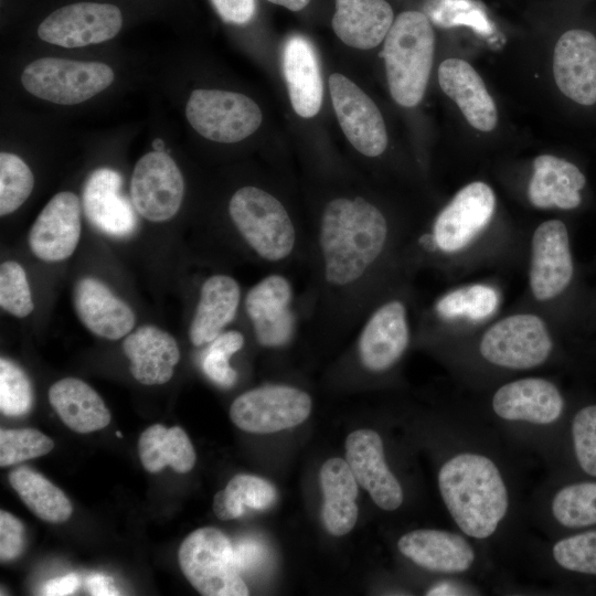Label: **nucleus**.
<instances>
[{"mask_svg":"<svg viewBox=\"0 0 596 596\" xmlns=\"http://www.w3.org/2000/svg\"><path fill=\"white\" fill-rule=\"evenodd\" d=\"M415 232L364 196L329 200L309 235L321 317L362 319L384 291L415 276L409 264Z\"/></svg>","mask_w":596,"mask_h":596,"instance_id":"1","label":"nucleus"},{"mask_svg":"<svg viewBox=\"0 0 596 596\" xmlns=\"http://www.w3.org/2000/svg\"><path fill=\"white\" fill-rule=\"evenodd\" d=\"M245 313L256 341L265 348L287 345L298 327L296 292L283 273H269L255 283L244 298Z\"/></svg>","mask_w":596,"mask_h":596,"instance_id":"16","label":"nucleus"},{"mask_svg":"<svg viewBox=\"0 0 596 596\" xmlns=\"http://www.w3.org/2000/svg\"><path fill=\"white\" fill-rule=\"evenodd\" d=\"M438 82L473 128L487 132L496 127V104L482 78L469 63L461 58L445 60L438 67Z\"/></svg>","mask_w":596,"mask_h":596,"instance_id":"29","label":"nucleus"},{"mask_svg":"<svg viewBox=\"0 0 596 596\" xmlns=\"http://www.w3.org/2000/svg\"><path fill=\"white\" fill-rule=\"evenodd\" d=\"M525 237L501 215L493 189L472 181L415 232L409 264L415 273L430 268L460 278L482 268L523 263Z\"/></svg>","mask_w":596,"mask_h":596,"instance_id":"3","label":"nucleus"},{"mask_svg":"<svg viewBox=\"0 0 596 596\" xmlns=\"http://www.w3.org/2000/svg\"><path fill=\"white\" fill-rule=\"evenodd\" d=\"M355 501L334 502L323 501L322 520L329 533L341 536L349 533L358 520Z\"/></svg>","mask_w":596,"mask_h":596,"instance_id":"44","label":"nucleus"},{"mask_svg":"<svg viewBox=\"0 0 596 596\" xmlns=\"http://www.w3.org/2000/svg\"><path fill=\"white\" fill-rule=\"evenodd\" d=\"M220 17L227 23L245 24L255 13V0H211Z\"/></svg>","mask_w":596,"mask_h":596,"instance_id":"46","label":"nucleus"},{"mask_svg":"<svg viewBox=\"0 0 596 596\" xmlns=\"http://www.w3.org/2000/svg\"><path fill=\"white\" fill-rule=\"evenodd\" d=\"M345 460L358 483L380 509L396 511L401 508L405 500L404 488L386 461L384 443L377 432H352L345 440Z\"/></svg>","mask_w":596,"mask_h":596,"instance_id":"20","label":"nucleus"},{"mask_svg":"<svg viewBox=\"0 0 596 596\" xmlns=\"http://www.w3.org/2000/svg\"><path fill=\"white\" fill-rule=\"evenodd\" d=\"M34 177L29 166L17 155L0 153V215L18 210L30 196Z\"/></svg>","mask_w":596,"mask_h":596,"instance_id":"37","label":"nucleus"},{"mask_svg":"<svg viewBox=\"0 0 596 596\" xmlns=\"http://www.w3.org/2000/svg\"><path fill=\"white\" fill-rule=\"evenodd\" d=\"M138 454L143 468L158 472L169 466L179 473L190 471L196 459L193 445L179 426H149L139 437Z\"/></svg>","mask_w":596,"mask_h":596,"instance_id":"33","label":"nucleus"},{"mask_svg":"<svg viewBox=\"0 0 596 596\" xmlns=\"http://www.w3.org/2000/svg\"><path fill=\"white\" fill-rule=\"evenodd\" d=\"M435 35L429 19L418 11L397 15L383 46L389 88L401 106L414 107L423 98L429 78Z\"/></svg>","mask_w":596,"mask_h":596,"instance_id":"10","label":"nucleus"},{"mask_svg":"<svg viewBox=\"0 0 596 596\" xmlns=\"http://www.w3.org/2000/svg\"><path fill=\"white\" fill-rule=\"evenodd\" d=\"M525 288L519 301L545 315L560 330L568 318L576 266L567 225L560 219L538 223L526 234Z\"/></svg>","mask_w":596,"mask_h":596,"instance_id":"6","label":"nucleus"},{"mask_svg":"<svg viewBox=\"0 0 596 596\" xmlns=\"http://www.w3.org/2000/svg\"><path fill=\"white\" fill-rule=\"evenodd\" d=\"M117 436H118V437H121V434H120L119 432H117Z\"/></svg>","mask_w":596,"mask_h":596,"instance_id":"52","label":"nucleus"},{"mask_svg":"<svg viewBox=\"0 0 596 596\" xmlns=\"http://www.w3.org/2000/svg\"><path fill=\"white\" fill-rule=\"evenodd\" d=\"M54 441L34 428L0 430V466L8 467L50 453Z\"/></svg>","mask_w":596,"mask_h":596,"instance_id":"41","label":"nucleus"},{"mask_svg":"<svg viewBox=\"0 0 596 596\" xmlns=\"http://www.w3.org/2000/svg\"><path fill=\"white\" fill-rule=\"evenodd\" d=\"M242 299L238 281L225 274L207 277L199 292L189 327V339L195 347L209 344L235 319Z\"/></svg>","mask_w":596,"mask_h":596,"instance_id":"28","label":"nucleus"},{"mask_svg":"<svg viewBox=\"0 0 596 596\" xmlns=\"http://www.w3.org/2000/svg\"><path fill=\"white\" fill-rule=\"evenodd\" d=\"M234 551L240 570L252 567L262 555V549L255 543H242Z\"/></svg>","mask_w":596,"mask_h":596,"instance_id":"50","label":"nucleus"},{"mask_svg":"<svg viewBox=\"0 0 596 596\" xmlns=\"http://www.w3.org/2000/svg\"><path fill=\"white\" fill-rule=\"evenodd\" d=\"M228 215L238 235L263 263L284 266L295 260L306 245L283 202L254 185L236 190L228 202Z\"/></svg>","mask_w":596,"mask_h":596,"instance_id":"8","label":"nucleus"},{"mask_svg":"<svg viewBox=\"0 0 596 596\" xmlns=\"http://www.w3.org/2000/svg\"><path fill=\"white\" fill-rule=\"evenodd\" d=\"M407 276L384 291L366 310L356 339L361 365L370 373L385 375L403 361L416 342L418 308Z\"/></svg>","mask_w":596,"mask_h":596,"instance_id":"7","label":"nucleus"},{"mask_svg":"<svg viewBox=\"0 0 596 596\" xmlns=\"http://www.w3.org/2000/svg\"><path fill=\"white\" fill-rule=\"evenodd\" d=\"M539 555L543 566L596 576V529L555 538L551 543L542 544Z\"/></svg>","mask_w":596,"mask_h":596,"instance_id":"35","label":"nucleus"},{"mask_svg":"<svg viewBox=\"0 0 596 596\" xmlns=\"http://www.w3.org/2000/svg\"><path fill=\"white\" fill-rule=\"evenodd\" d=\"M132 376L145 385L164 384L173 375L180 360L175 339L156 326H141L126 336L123 342Z\"/></svg>","mask_w":596,"mask_h":596,"instance_id":"27","label":"nucleus"},{"mask_svg":"<svg viewBox=\"0 0 596 596\" xmlns=\"http://www.w3.org/2000/svg\"><path fill=\"white\" fill-rule=\"evenodd\" d=\"M85 586L91 595L94 596H117L119 589L115 586L113 577L103 574H92L86 577Z\"/></svg>","mask_w":596,"mask_h":596,"instance_id":"49","label":"nucleus"},{"mask_svg":"<svg viewBox=\"0 0 596 596\" xmlns=\"http://www.w3.org/2000/svg\"><path fill=\"white\" fill-rule=\"evenodd\" d=\"M394 13L385 0H336L332 28L349 46L369 50L386 36Z\"/></svg>","mask_w":596,"mask_h":596,"instance_id":"31","label":"nucleus"},{"mask_svg":"<svg viewBox=\"0 0 596 596\" xmlns=\"http://www.w3.org/2000/svg\"><path fill=\"white\" fill-rule=\"evenodd\" d=\"M283 68L296 114L316 116L322 102V81L315 49L306 38L296 34L286 41Z\"/></svg>","mask_w":596,"mask_h":596,"instance_id":"30","label":"nucleus"},{"mask_svg":"<svg viewBox=\"0 0 596 596\" xmlns=\"http://www.w3.org/2000/svg\"><path fill=\"white\" fill-rule=\"evenodd\" d=\"M74 309L82 323L95 336L118 340L135 327V312L103 281L83 277L73 290Z\"/></svg>","mask_w":596,"mask_h":596,"instance_id":"26","label":"nucleus"},{"mask_svg":"<svg viewBox=\"0 0 596 596\" xmlns=\"http://www.w3.org/2000/svg\"><path fill=\"white\" fill-rule=\"evenodd\" d=\"M111 67L102 62L41 57L28 64L21 83L32 95L58 105L83 103L114 82Z\"/></svg>","mask_w":596,"mask_h":596,"instance_id":"12","label":"nucleus"},{"mask_svg":"<svg viewBox=\"0 0 596 596\" xmlns=\"http://www.w3.org/2000/svg\"><path fill=\"white\" fill-rule=\"evenodd\" d=\"M558 89L584 106L596 103V38L586 30H570L558 39L553 57Z\"/></svg>","mask_w":596,"mask_h":596,"instance_id":"23","label":"nucleus"},{"mask_svg":"<svg viewBox=\"0 0 596 596\" xmlns=\"http://www.w3.org/2000/svg\"><path fill=\"white\" fill-rule=\"evenodd\" d=\"M123 25L120 10L110 3L77 2L49 14L39 25L44 42L67 47H83L108 41Z\"/></svg>","mask_w":596,"mask_h":596,"instance_id":"18","label":"nucleus"},{"mask_svg":"<svg viewBox=\"0 0 596 596\" xmlns=\"http://www.w3.org/2000/svg\"><path fill=\"white\" fill-rule=\"evenodd\" d=\"M24 547V526L13 514L0 512V560L9 562L17 558Z\"/></svg>","mask_w":596,"mask_h":596,"instance_id":"45","label":"nucleus"},{"mask_svg":"<svg viewBox=\"0 0 596 596\" xmlns=\"http://www.w3.org/2000/svg\"><path fill=\"white\" fill-rule=\"evenodd\" d=\"M477 590V587L466 578L444 577L432 585L425 594L429 596L475 595Z\"/></svg>","mask_w":596,"mask_h":596,"instance_id":"47","label":"nucleus"},{"mask_svg":"<svg viewBox=\"0 0 596 596\" xmlns=\"http://www.w3.org/2000/svg\"><path fill=\"white\" fill-rule=\"evenodd\" d=\"M0 306L17 318L28 317L34 308L23 267L13 260L0 266Z\"/></svg>","mask_w":596,"mask_h":596,"instance_id":"42","label":"nucleus"},{"mask_svg":"<svg viewBox=\"0 0 596 596\" xmlns=\"http://www.w3.org/2000/svg\"><path fill=\"white\" fill-rule=\"evenodd\" d=\"M560 333L545 315L519 301L469 336L430 350L458 382L478 392L556 362Z\"/></svg>","mask_w":596,"mask_h":596,"instance_id":"4","label":"nucleus"},{"mask_svg":"<svg viewBox=\"0 0 596 596\" xmlns=\"http://www.w3.org/2000/svg\"><path fill=\"white\" fill-rule=\"evenodd\" d=\"M120 174L108 168L95 170L83 188V209L88 221L100 232L117 238L128 237L137 227L130 202L121 193Z\"/></svg>","mask_w":596,"mask_h":596,"instance_id":"25","label":"nucleus"},{"mask_svg":"<svg viewBox=\"0 0 596 596\" xmlns=\"http://www.w3.org/2000/svg\"><path fill=\"white\" fill-rule=\"evenodd\" d=\"M478 415L518 444L535 449L545 460L552 434L566 413L561 386L541 374H522L478 391Z\"/></svg>","mask_w":596,"mask_h":596,"instance_id":"5","label":"nucleus"},{"mask_svg":"<svg viewBox=\"0 0 596 596\" xmlns=\"http://www.w3.org/2000/svg\"><path fill=\"white\" fill-rule=\"evenodd\" d=\"M244 343L242 332L223 331L209 343L202 361L205 375L222 387L233 386L237 380V372L231 366L230 359L244 347Z\"/></svg>","mask_w":596,"mask_h":596,"instance_id":"39","label":"nucleus"},{"mask_svg":"<svg viewBox=\"0 0 596 596\" xmlns=\"http://www.w3.org/2000/svg\"><path fill=\"white\" fill-rule=\"evenodd\" d=\"M79 578L74 573L50 579L42 587L41 594L49 596H65L75 593Z\"/></svg>","mask_w":596,"mask_h":596,"instance_id":"48","label":"nucleus"},{"mask_svg":"<svg viewBox=\"0 0 596 596\" xmlns=\"http://www.w3.org/2000/svg\"><path fill=\"white\" fill-rule=\"evenodd\" d=\"M503 302L497 278L457 284L418 310L416 342L432 349L469 336L498 317Z\"/></svg>","mask_w":596,"mask_h":596,"instance_id":"9","label":"nucleus"},{"mask_svg":"<svg viewBox=\"0 0 596 596\" xmlns=\"http://www.w3.org/2000/svg\"><path fill=\"white\" fill-rule=\"evenodd\" d=\"M79 199L70 191L56 193L42 209L29 232L32 253L44 262H61L76 249L82 232Z\"/></svg>","mask_w":596,"mask_h":596,"instance_id":"22","label":"nucleus"},{"mask_svg":"<svg viewBox=\"0 0 596 596\" xmlns=\"http://www.w3.org/2000/svg\"><path fill=\"white\" fill-rule=\"evenodd\" d=\"M33 404V390L29 376L15 362L0 359V409L11 416L28 414Z\"/></svg>","mask_w":596,"mask_h":596,"instance_id":"40","label":"nucleus"},{"mask_svg":"<svg viewBox=\"0 0 596 596\" xmlns=\"http://www.w3.org/2000/svg\"><path fill=\"white\" fill-rule=\"evenodd\" d=\"M586 178L573 162L553 155L532 161L525 185L528 203L538 210L572 211L583 201Z\"/></svg>","mask_w":596,"mask_h":596,"instance_id":"24","label":"nucleus"},{"mask_svg":"<svg viewBox=\"0 0 596 596\" xmlns=\"http://www.w3.org/2000/svg\"><path fill=\"white\" fill-rule=\"evenodd\" d=\"M305 391L285 384H268L237 396L230 408L232 422L241 429L268 434L301 424L311 412Z\"/></svg>","mask_w":596,"mask_h":596,"instance_id":"15","label":"nucleus"},{"mask_svg":"<svg viewBox=\"0 0 596 596\" xmlns=\"http://www.w3.org/2000/svg\"><path fill=\"white\" fill-rule=\"evenodd\" d=\"M275 4L283 6L291 11H299L304 9L310 0H268Z\"/></svg>","mask_w":596,"mask_h":596,"instance_id":"51","label":"nucleus"},{"mask_svg":"<svg viewBox=\"0 0 596 596\" xmlns=\"http://www.w3.org/2000/svg\"><path fill=\"white\" fill-rule=\"evenodd\" d=\"M396 547L414 565L443 578L468 579L485 566V549L459 530H412L397 540Z\"/></svg>","mask_w":596,"mask_h":596,"instance_id":"13","label":"nucleus"},{"mask_svg":"<svg viewBox=\"0 0 596 596\" xmlns=\"http://www.w3.org/2000/svg\"><path fill=\"white\" fill-rule=\"evenodd\" d=\"M570 438L574 460L588 477L596 478V404L579 407L571 417Z\"/></svg>","mask_w":596,"mask_h":596,"instance_id":"38","label":"nucleus"},{"mask_svg":"<svg viewBox=\"0 0 596 596\" xmlns=\"http://www.w3.org/2000/svg\"><path fill=\"white\" fill-rule=\"evenodd\" d=\"M532 514L547 533L582 531L596 525V480L549 486L535 494Z\"/></svg>","mask_w":596,"mask_h":596,"instance_id":"21","label":"nucleus"},{"mask_svg":"<svg viewBox=\"0 0 596 596\" xmlns=\"http://www.w3.org/2000/svg\"><path fill=\"white\" fill-rule=\"evenodd\" d=\"M178 560L190 584L205 596H246L234 547L219 529L201 528L181 543Z\"/></svg>","mask_w":596,"mask_h":596,"instance_id":"11","label":"nucleus"},{"mask_svg":"<svg viewBox=\"0 0 596 596\" xmlns=\"http://www.w3.org/2000/svg\"><path fill=\"white\" fill-rule=\"evenodd\" d=\"M9 481L38 518L50 523H62L72 515L73 507L66 494L35 470L15 468L10 472Z\"/></svg>","mask_w":596,"mask_h":596,"instance_id":"34","label":"nucleus"},{"mask_svg":"<svg viewBox=\"0 0 596 596\" xmlns=\"http://www.w3.org/2000/svg\"><path fill=\"white\" fill-rule=\"evenodd\" d=\"M187 119L204 138L221 142H238L262 124L258 105L249 97L221 89H194L187 103Z\"/></svg>","mask_w":596,"mask_h":596,"instance_id":"14","label":"nucleus"},{"mask_svg":"<svg viewBox=\"0 0 596 596\" xmlns=\"http://www.w3.org/2000/svg\"><path fill=\"white\" fill-rule=\"evenodd\" d=\"M276 497L275 487L267 480L253 475H236L214 496L213 511L220 520H233L241 517L246 507L254 510L269 508Z\"/></svg>","mask_w":596,"mask_h":596,"instance_id":"36","label":"nucleus"},{"mask_svg":"<svg viewBox=\"0 0 596 596\" xmlns=\"http://www.w3.org/2000/svg\"><path fill=\"white\" fill-rule=\"evenodd\" d=\"M184 181L174 160L163 151L143 155L136 163L130 198L136 211L150 222L171 220L180 210Z\"/></svg>","mask_w":596,"mask_h":596,"instance_id":"17","label":"nucleus"},{"mask_svg":"<svg viewBox=\"0 0 596 596\" xmlns=\"http://www.w3.org/2000/svg\"><path fill=\"white\" fill-rule=\"evenodd\" d=\"M49 401L62 422L76 433L96 432L110 422V412L103 398L79 379L55 382L49 390Z\"/></svg>","mask_w":596,"mask_h":596,"instance_id":"32","label":"nucleus"},{"mask_svg":"<svg viewBox=\"0 0 596 596\" xmlns=\"http://www.w3.org/2000/svg\"><path fill=\"white\" fill-rule=\"evenodd\" d=\"M323 501L345 502L358 498V481L347 460L330 458L321 467Z\"/></svg>","mask_w":596,"mask_h":596,"instance_id":"43","label":"nucleus"},{"mask_svg":"<svg viewBox=\"0 0 596 596\" xmlns=\"http://www.w3.org/2000/svg\"><path fill=\"white\" fill-rule=\"evenodd\" d=\"M329 89L338 121L349 142L366 157L382 155L387 147V134L374 102L342 74L330 75Z\"/></svg>","mask_w":596,"mask_h":596,"instance_id":"19","label":"nucleus"},{"mask_svg":"<svg viewBox=\"0 0 596 596\" xmlns=\"http://www.w3.org/2000/svg\"><path fill=\"white\" fill-rule=\"evenodd\" d=\"M479 422L456 411L436 479L456 529L485 549L514 534L520 501L509 455Z\"/></svg>","mask_w":596,"mask_h":596,"instance_id":"2","label":"nucleus"}]
</instances>
